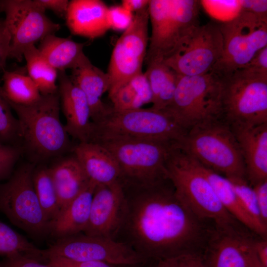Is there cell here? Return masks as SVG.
Here are the masks:
<instances>
[{
    "mask_svg": "<svg viewBox=\"0 0 267 267\" xmlns=\"http://www.w3.org/2000/svg\"><path fill=\"white\" fill-rule=\"evenodd\" d=\"M122 230L127 243L147 260L185 254L202 255L216 229L194 214L176 196L169 179L148 187L124 189Z\"/></svg>",
    "mask_w": 267,
    "mask_h": 267,
    "instance_id": "obj_1",
    "label": "cell"
},
{
    "mask_svg": "<svg viewBox=\"0 0 267 267\" xmlns=\"http://www.w3.org/2000/svg\"><path fill=\"white\" fill-rule=\"evenodd\" d=\"M166 168L176 196L197 217L219 229H248L225 209L198 162L177 144Z\"/></svg>",
    "mask_w": 267,
    "mask_h": 267,
    "instance_id": "obj_2",
    "label": "cell"
},
{
    "mask_svg": "<svg viewBox=\"0 0 267 267\" xmlns=\"http://www.w3.org/2000/svg\"><path fill=\"white\" fill-rule=\"evenodd\" d=\"M92 142L102 145L113 156L125 189L150 187L168 179L166 164L177 142L125 137Z\"/></svg>",
    "mask_w": 267,
    "mask_h": 267,
    "instance_id": "obj_3",
    "label": "cell"
},
{
    "mask_svg": "<svg viewBox=\"0 0 267 267\" xmlns=\"http://www.w3.org/2000/svg\"><path fill=\"white\" fill-rule=\"evenodd\" d=\"M9 104L17 116L19 139L34 161H44L67 150L69 134L60 120L58 91L42 95L31 104Z\"/></svg>",
    "mask_w": 267,
    "mask_h": 267,
    "instance_id": "obj_4",
    "label": "cell"
},
{
    "mask_svg": "<svg viewBox=\"0 0 267 267\" xmlns=\"http://www.w3.org/2000/svg\"><path fill=\"white\" fill-rule=\"evenodd\" d=\"M177 145L202 166L227 178H246L238 143L230 126L223 119L192 127Z\"/></svg>",
    "mask_w": 267,
    "mask_h": 267,
    "instance_id": "obj_5",
    "label": "cell"
},
{
    "mask_svg": "<svg viewBox=\"0 0 267 267\" xmlns=\"http://www.w3.org/2000/svg\"><path fill=\"white\" fill-rule=\"evenodd\" d=\"M187 131L166 109L139 108L114 111L101 122H92L88 141L125 137L178 142Z\"/></svg>",
    "mask_w": 267,
    "mask_h": 267,
    "instance_id": "obj_6",
    "label": "cell"
},
{
    "mask_svg": "<svg viewBox=\"0 0 267 267\" xmlns=\"http://www.w3.org/2000/svg\"><path fill=\"white\" fill-rule=\"evenodd\" d=\"M200 1L150 0L148 5L151 32L144 62L163 61L181 40L198 26Z\"/></svg>",
    "mask_w": 267,
    "mask_h": 267,
    "instance_id": "obj_7",
    "label": "cell"
},
{
    "mask_svg": "<svg viewBox=\"0 0 267 267\" xmlns=\"http://www.w3.org/2000/svg\"><path fill=\"white\" fill-rule=\"evenodd\" d=\"M220 78L225 121L229 125L267 123V73L243 67Z\"/></svg>",
    "mask_w": 267,
    "mask_h": 267,
    "instance_id": "obj_8",
    "label": "cell"
},
{
    "mask_svg": "<svg viewBox=\"0 0 267 267\" xmlns=\"http://www.w3.org/2000/svg\"><path fill=\"white\" fill-rule=\"evenodd\" d=\"M164 109L186 131L222 119L220 77L213 71L194 76L179 75L173 99Z\"/></svg>",
    "mask_w": 267,
    "mask_h": 267,
    "instance_id": "obj_9",
    "label": "cell"
},
{
    "mask_svg": "<svg viewBox=\"0 0 267 267\" xmlns=\"http://www.w3.org/2000/svg\"><path fill=\"white\" fill-rule=\"evenodd\" d=\"M222 52L213 71L220 77L246 65L267 46V17L241 11L233 19L219 24Z\"/></svg>",
    "mask_w": 267,
    "mask_h": 267,
    "instance_id": "obj_10",
    "label": "cell"
},
{
    "mask_svg": "<svg viewBox=\"0 0 267 267\" xmlns=\"http://www.w3.org/2000/svg\"><path fill=\"white\" fill-rule=\"evenodd\" d=\"M35 168L26 165L0 185V211L10 222L34 238L49 235L46 221L37 196L33 174Z\"/></svg>",
    "mask_w": 267,
    "mask_h": 267,
    "instance_id": "obj_11",
    "label": "cell"
},
{
    "mask_svg": "<svg viewBox=\"0 0 267 267\" xmlns=\"http://www.w3.org/2000/svg\"><path fill=\"white\" fill-rule=\"evenodd\" d=\"M44 263L53 258L101 262L117 266L139 265L147 260L125 242L81 232L57 239L43 250Z\"/></svg>",
    "mask_w": 267,
    "mask_h": 267,
    "instance_id": "obj_12",
    "label": "cell"
},
{
    "mask_svg": "<svg viewBox=\"0 0 267 267\" xmlns=\"http://www.w3.org/2000/svg\"><path fill=\"white\" fill-rule=\"evenodd\" d=\"M222 52L219 24L212 22L193 28L163 62L180 76L202 75L213 71Z\"/></svg>",
    "mask_w": 267,
    "mask_h": 267,
    "instance_id": "obj_13",
    "label": "cell"
},
{
    "mask_svg": "<svg viewBox=\"0 0 267 267\" xmlns=\"http://www.w3.org/2000/svg\"><path fill=\"white\" fill-rule=\"evenodd\" d=\"M148 6L134 14L130 26L117 40L107 72L110 81V98L122 86L142 72L149 43Z\"/></svg>",
    "mask_w": 267,
    "mask_h": 267,
    "instance_id": "obj_14",
    "label": "cell"
},
{
    "mask_svg": "<svg viewBox=\"0 0 267 267\" xmlns=\"http://www.w3.org/2000/svg\"><path fill=\"white\" fill-rule=\"evenodd\" d=\"M3 12L11 38L8 57L19 62L27 48L60 29L34 0H4Z\"/></svg>",
    "mask_w": 267,
    "mask_h": 267,
    "instance_id": "obj_15",
    "label": "cell"
},
{
    "mask_svg": "<svg viewBox=\"0 0 267 267\" xmlns=\"http://www.w3.org/2000/svg\"><path fill=\"white\" fill-rule=\"evenodd\" d=\"M259 237L250 230L216 228L202 255L205 267H262L254 247Z\"/></svg>",
    "mask_w": 267,
    "mask_h": 267,
    "instance_id": "obj_16",
    "label": "cell"
},
{
    "mask_svg": "<svg viewBox=\"0 0 267 267\" xmlns=\"http://www.w3.org/2000/svg\"><path fill=\"white\" fill-rule=\"evenodd\" d=\"M126 208V195L120 182L96 185L89 222L83 233L115 239L122 227Z\"/></svg>",
    "mask_w": 267,
    "mask_h": 267,
    "instance_id": "obj_17",
    "label": "cell"
},
{
    "mask_svg": "<svg viewBox=\"0 0 267 267\" xmlns=\"http://www.w3.org/2000/svg\"><path fill=\"white\" fill-rule=\"evenodd\" d=\"M238 143L252 186L267 179V123L229 125Z\"/></svg>",
    "mask_w": 267,
    "mask_h": 267,
    "instance_id": "obj_18",
    "label": "cell"
},
{
    "mask_svg": "<svg viewBox=\"0 0 267 267\" xmlns=\"http://www.w3.org/2000/svg\"><path fill=\"white\" fill-rule=\"evenodd\" d=\"M60 106L68 134L79 142L88 141L91 131L90 110L87 98L65 71H58Z\"/></svg>",
    "mask_w": 267,
    "mask_h": 267,
    "instance_id": "obj_19",
    "label": "cell"
},
{
    "mask_svg": "<svg viewBox=\"0 0 267 267\" xmlns=\"http://www.w3.org/2000/svg\"><path fill=\"white\" fill-rule=\"evenodd\" d=\"M71 70L72 74L69 77L87 98L91 122L94 124L101 122L112 111V107L102 100L103 94L109 89L110 81L107 73L93 65L85 54Z\"/></svg>",
    "mask_w": 267,
    "mask_h": 267,
    "instance_id": "obj_20",
    "label": "cell"
},
{
    "mask_svg": "<svg viewBox=\"0 0 267 267\" xmlns=\"http://www.w3.org/2000/svg\"><path fill=\"white\" fill-rule=\"evenodd\" d=\"M108 7L100 0H72L65 17L70 32L93 40L103 36L109 30Z\"/></svg>",
    "mask_w": 267,
    "mask_h": 267,
    "instance_id": "obj_21",
    "label": "cell"
},
{
    "mask_svg": "<svg viewBox=\"0 0 267 267\" xmlns=\"http://www.w3.org/2000/svg\"><path fill=\"white\" fill-rule=\"evenodd\" d=\"M73 153L90 181L96 185L120 182L118 163L102 145L90 141L80 142L74 147Z\"/></svg>",
    "mask_w": 267,
    "mask_h": 267,
    "instance_id": "obj_22",
    "label": "cell"
},
{
    "mask_svg": "<svg viewBox=\"0 0 267 267\" xmlns=\"http://www.w3.org/2000/svg\"><path fill=\"white\" fill-rule=\"evenodd\" d=\"M96 184L90 181L87 186L50 223L49 235L57 239L83 232L89 217Z\"/></svg>",
    "mask_w": 267,
    "mask_h": 267,
    "instance_id": "obj_23",
    "label": "cell"
},
{
    "mask_svg": "<svg viewBox=\"0 0 267 267\" xmlns=\"http://www.w3.org/2000/svg\"><path fill=\"white\" fill-rule=\"evenodd\" d=\"M56 192L60 213L89 184V179L73 155L49 168Z\"/></svg>",
    "mask_w": 267,
    "mask_h": 267,
    "instance_id": "obj_24",
    "label": "cell"
},
{
    "mask_svg": "<svg viewBox=\"0 0 267 267\" xmlns=\"http://www.w3.org/2000/svg\"><path fill=\"white\" fill-rule=\"evenodd\" d=\"M198 163L225 209L246 228L262 237L267 238V229L257 223L246 211L228 179Z\"/></svg>",
    "mask_w": 267,
    "mask_h": 267,
    "instance_id": "obj_25",
    "label": "cell"
},
{
    "mask_svg": "<svg viewBox=\"0 0 267 267\" xmlns=\"http://www.w3.org/2000/svg\"><path fill=\"white\" fill-rule=\"evenodd\" d=\"M40 42L39 52L57 71L73 69L84 54L83 49L86 45L71 37H58L54 34L47 36Z\"/></svg>",
    "mask_w": 267,
    "mask_h": 267,
    "instance_id": "obj_26",
    "label": "cell"
},
{
    "mask_svg": "<svg viewBox=\"0 0 267 267\" xmlns=\"http://www.w3.org/2000/svg\"><path fill=\"white\" fill-rule=\"evenodd\" d=\"M146 66L144 73L152 92L151 107L164 109L173 99L179 75L163 61L152 62Z\"/></svg>",
    "mask_w": 267,
    "mask_h": 267,
    "instance_id": "obj_27",
    "label": "cell"
},
{
    "mask_svg": "<svg viewBox=\"0 0 267 267\" xmlns=\"http://www.w3.org/2000/svg\"><path fill=\"white\" fill-rule=\"evenodd\" d=\"M109 98L114 111L139 109L151 103L152 92L145 73L142 72L133 78Z\"/></svg>",
    "mask_w": 267,
    "mask_h": 267,
    "instance_id": "obj_28",
    "label": "cell"
},
{
    "mask_svg": "<svg viewBox=\"0 0 267 267\" xmlns=\"http://www.w3.org/2000/svg\"><path fill=\"white\" fill-rule=\"evenodd\" d=\"M1 89L9 104L26 105L38 101L41 97L37 87L28 76L21 71H2Z\"/></svg>",
    "mask_w": 267,
    "mask_h": 267,
    "instance_id": "obj_29",
    "label": "cell"
},
{
    "mask_svg": "<svg viewBox=\"0 0 267 267\" xmlns=\"http://www.w3.org/2000/svg\"><path fill=\"white\" fill-rule=\"evenodd\" d=\"M28 76L37 87L42 95L55 94L58 91L56 82L58 71L41 54L38 48L33 45L24 52Z\"/></svg>",
    "mask_w": 267,
    "mask_h": 267,
    "instance_id": "obj_30",
    "label": "cell"
},
{
    "mask_svg": "<svg viewBox=\"0 0 267 267\" xmlns=\"http://www.w3.org/2000/svg\"><path fill=\"white\" fill-rule=\"evenodd\" d=\"M33 181L44 217L50 225V223L58 215L59 210L56 192L49 169L45 167L35 169Z\"/></svg>",
    "mask_w": 267,
    "mask_h": 267,
    "instance_id": "obj_31",
    "label": "cell"
},
{
    "mask_svg": "<svg viewBox=\"0 0 267 267\" xmlns=\"http://www.w3.org/2000/svg\"><path fill=\"white\" fill-rule=\"evenodd\" d=\"M43 250L0 221V255L20 254L44 263Z\"/></svg>",
    "mask_w": 267,
    "mask_h": 267,
    "instance_id": "obj_32",
    "label": "cell"
},
{
    "mask_svg": "<svg viewBox=\"0 0 267 267\" xmlns=\"http://www.w3.org/2000/svg\"><path fill=\"white\" fill-rule=\"evenodd\" d=\"M243 207L260 225L267 229L262 223L255 192L246 178H228Z\"/></svg>",
    "mask_w": 267,
    "mask_h": 267,
    "instance_id": "obj_33",
    "label": "cell"
},
{
    "mask_svg": "<svg viewBox=\"0 0 267 267\" xmlns=\"http://www.w3.org/2000/svg\"><path fill=\"white\" fill-rule=\"evenodd\" d=\"M12 109L3 96L0 85V143H6L19 139V125L13 115Z\"/></svg>",
    "mask_w": 267,
    "mask_h": 267,
    "instance_id": "obj_34",
    "label": "cell"
},
{
    "mask_svg": "<svg viewBox=\"0 0 267 267\" xmlns=\"http://www.w3.org/2000/svg\"><path fill=\"white\" fill-rule=\"evenodd\" d=\"M200 4L215 18L225 23L229 21L241 11L238 0H202Z\"/></svg>",
    "mask_w": 267,
    "mask_h": 267,
    "instance_id": "obj_35",
    "label": "cell"
},
{
    "mask_svg": "<svg viewBox=\"0 0 267 267\" xmlns=\"http://www.w3.org/2000/svg\"><path fill=\"white\" fill-rule=\"evenodd\" d=\"M134 14L121 5L108 7L107 20L110 29L123 32L131 25Z\"/></svg>",
    "mask_w": 267,
    "mask_h": 267,
    "instance_id": "obj_36",
    "label": "cell"
},
{
    "mask_svg": "<svg viewBox=\"0 0 267 267\" xmlns=\"http://www.w3.org/2000/svg\"><path fill=\"white\" fill-rule=\"evenodd\" d=\"M152 267H205L202 255L185 254L156 262Z\"/></svg>",
    "mask_w": 267,
    "mask_h": 267,
    "instance_id": "obj_37",
    "label": "cell"
},
{
    "mask_svg": "<svg viewBox=\"0 0 267 267\" xmlns=\"http://www.w3.org/2000/svg\"><path fill=\"white\" fill-rule=\"evenodd\" d=\"M20 153L17 147L0 143V181L9 175Z\"/></svg>",
    "mask_w": 267,
    "mask_h": 267,
    "instance_id": "obj_38",
    "label": "cell"
},
{
    "mask_svg": "<svg viewBox=\"0 0 267 267\" xmlns=\"http://www.w3.org/2000/svg\"><path fill=\"white\" fill-rule=\"evenodd\" d=\"M262 224L267 227V179L252 186Z\"/></svg>",
    "mask_w": 267,
    "mask_h": 267,
    "instance_id": "obj_39",
    "label": "cell"
},
{
    "mask_svg": "<svg viewBox=\"0 0 267 267\" xmlns=\"http://www.w3.org/2000/svg\"><path fill=\"white\" fill-rule=\"evenodd\" d=\"M0 267H53L20 254L5 257L0 261Z\"/></svg>",
    "mask_w": 267,
    "mask_h": 267,
    "instance_id": "obj_40",
    "label": "cell"
},
{
    "mask_svg": "<svg viewBox=\"0 0 267 267\" xmlns=\"http://www.w3.org/2000/svg\"><path fill=\"white\" fill-rule=\"evenodd\" d=\"M53 267H119L110 264L97 261L77 262L61 258L49 259L46 263Z\"/></svg>",
    "mask_w": 267,
    "mask_h": 267,
    "instance_id": "obj_41",
    "label": "cell"
},
{
    "mask_svg": "<svg viewBox=\"0 0 267 267\" xmlns=\"http://www.w3.org/2000/svg\"><path fill=\"white\" fill-rule=\"evenodd\" d=\"M10 40L4 20L0 19V71L5 69L6 61L9 57Z\"/></svg>",
    "mask_w": 267,
    "mask_h": 267,
    "instance_id": "obj_42",
    "label": "cell"
},
{
    "mask_svg": "<svg viewBox=\"0 0 267 267\" xmlns=\"http://www.w3.org/2000/svg\"><path fill=\"white\" fill-rule=\"evenodd\" d=\"M44 10H50L61 18H65L69 1L68 0H34Z\"/></svg>",
    "mask_w": 267,
    "mask_h": 267,
    "instance_id": "obj_43",
    "label": "cell"
},
{
    "mask_svg": "<svg viewBox=\"0 0 267 267\" xmlns=\"http://www.w3.org/2000/svg\"><path fill=\"white\" fill-rule=\"evenodd\" d=\"M238 1L241 11L267 17V0H240Z\"/></svg>",
    "mask_w": 267,
    "mask_h": 267,
    "instance_id": "obj_44",
    "label": "cell"
},
{
    "mask_svg": "<svg viewBox=\"0 0 267 267\" xmlns=\"http://www.w3.org/2000/svg\"><path fill=\"white\" fill-rule=\"evenodd\" d=\"M244 67L267 73V46L260 50Z\"/></svg>",
    "mask_w": 267,
    "mask_h": 267,
    "instance_id": "obj_45",
    "label": "cell"
},
{
    "mask_svg": "<svg viewBox=\"0 0 267 267\" xmlns=\"http://www.w3.org/2000/svg\"><path fill=\"white\" fill-rule=\"evenodd\" d=\"M255 250L262 267H267V238L258 237L255 240Z\"/></svg>",
    "mask_w": 267,
    "mask_h": 267,
    "instance_id": "obj_46",
    "label": "cell"
},
{
    "mask_svg": "<svg viewBox=\"0 0 267 267\" xmlns=\"http://www.w3.org/2000/svg\"><path fill=\"white\" fill-rule=\"evenodd\" d=\"M150 0H122L121 5L134 14L147 8Z\"/></svg>",
    "mask_w": 267,
    "mask_h": 267,
    "instance_id": "obj_47",
    "label": "cell"
},
{
    "mask_svg": "<svg viewBox=\"0 0 267 267\" xmlns=\"http://www.w3.org/2000/svg\"><path fill=\"white\" fill-rule=\"evenodd\" d=\"M3 12V0H0V12Z\"/></svg>",
    "mask_w": 267,
    "mask_h": 267,
    "instance_id": "obj_48",
    "label": "cell"
},
{
    "mask_svg": "<svg viewBox=\"0 0 267 267\" xmlns=\"http://www.w3.org/2000/svg\"><path fill=\"white\" fill-rule=\"evenodd\" d=\"M139 265L120 266L119 267H139Z\"/></svg>",
    "mask_w": 267,
    "mask_h": 267,
    "instance_id": "obj_49",
    "label": "cell"
}]
</instances>
